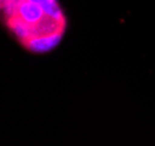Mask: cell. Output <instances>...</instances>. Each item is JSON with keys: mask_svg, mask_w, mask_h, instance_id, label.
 I'll return each instance as SVG.
<instances>
[{"mask_svg": "<svg viewBox=\"0 0 155 146\" xmlns=\"http://www.w3.org/2000/svg\"><path fill=\"white\" fill-rule=\"evenodd\" d=\"M4 2H5V0H0V9H2L4 7Z\"/></svg>", "mask_w": 155, "mask_h": 146, "instance_id": "obj_2", "label": "cell"}, {"mask_svg": "<svg viewBox=\"0 0 155 146\" xmlns=\"http://www.w3.org/2000/svg\"><path fill=\"white\" fill-rule=\"evenodd\" d=\"M2 11L8 29L29 50H49L62 38L65 19L56 0H5Z\"/></svg>", "mask_w": 155, "mask_h": 146, "instance_id": "obj_1", "label": "cell"}]
</instances>
